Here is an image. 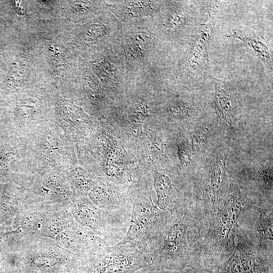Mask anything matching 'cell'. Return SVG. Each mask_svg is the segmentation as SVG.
<instances>
[{"mask_svg":"<svg viewBox=\"0 0 273 273\" xmlns=\"http://www.w3.org/2000/svg\"><path fill=\"white\" fill-rule=\"evenodd\" d=\"M212 131L211 126L207 123L198 124L194 128L188 139L194 151L202 148L206 144Z\"/></svg>","mask_w":273,"mask_h":273,"instance_id":"19","label":"cell"},{"mask_svg":"<svg viewBox=\"0 0 273 273\" xmlns=\"http://www.w3.org/2000/svg\"><path fill=\"white\" fill-rule=\"evenodd\" d=\"M177 147L181 167L184 170H187L191 166L194 150L188 138L181 139Z\"/></svg>","mask_w":273,"mask_h":273,"instance_id":"21","label":"cell"},{"mask_svg":"<svg viewBox=\"0 0 273 273\" xmlns=\"http://www.w3.org/2000/svg\"><path fill=\"white\" fill-rule=\"evenodd\" d=\"M230 37L239 39L257 56L265 64L272 69V54L266 43L262 38L253 36L242 35L234 32Z\"/></svg>","mask_w":273,"mask_h":273,"instance_id":"16","label":"cell"},{"mask_svg":"<svg viewBox=\"0 0 273 273\" xmlns=\"http://www.w3.org/2000/svg\"><path fill=\"white\" fill-rule=\"evenodd\" d=\"M197 112V108L193 103L180 99L172 101L167 108L168 116L176 119L191 118Z\"/></svg>","mask_w":273,"mask_h":273,"instance_id":"18","label":"cell"},{"mask_svg":"<svg viewBox=\"0 0 273 273\" xmlns=\"http://www.w3.org/2000/svg\"><path fill=\"white\" fill-rule=\"evenodd\" d=\"M272 243L254 244L239 227L235 250L218 267L217 273H271Z\"/></svg>","mask_w":273,"mask_h":273,"instance_id":"7","label":"cell"},{"mask_svg":"<svg viewBox=\"0 0 273 273\" xmlns=\"http://www.w3.org/2000/svg\"><path fill=\"white\" fill-rule=\"evenodd\" d=\"M81 273H85V271H83V272H82Z\"/></svg>","mask_w":273,"mask_h":273,"instance_id":"27","label":"cell"},{"mask_svg":"<svg viewBox=\"0 0 273 273\" xmlns=\"http://www.w3.org/2000/svg\"><path fill=\"white\" fill-rule=\"evenodd\" d=\"M206 231L187 210L171 227L160 246L151 252L153 269L193 268Z\"/></svg>","mask_w":273,"mask_h":273,"instance_id":"5","label":"cell"},{"mask_svg":"<svg viewBox=\"0 0 273 273\" xmlns=\"http://www.w3.org/2000/svg\"><path fill=\"white\" fill-rule=\"evenodd\" d=\"M230 150L229 146L224 144L215 148L207 165L190 185V201L187 210L206 228L227 195L230 179L226 162Z\"/></svg>","mask_w":273,"mask_h":273,"instance_id":"4","label":"cell"},{"mask_svg":"<svg viewBox=\"0 0 273 273\" xmlns=\"http://www.w3.org/2000/svg\"><path fill=\"white\" fill-rule=\"evenodd\" d=\"M256 210L259 213L253 230V234L257 241L256 244L272 243L273 208L259 207Z\"/></svg>","mask_w":273,"mask_h":273,"instance_id":"15","label":"cell"},{"mask_svg":"<svg viewBox=\"0 0 273 273\" xmlns=\"http://www.w3.org/2000/svg\"><path fill=\"white\" fill-rule=\"evenodd\" d=\"M208 38L199 33L194 36L185 65L186 69L195 67L206 69L208 61L206 42Z\"/></svg>","mask_w":273,"mask_h":273,"instance_id":"14","label":"cell"},{"mask_svg":"<svg viewBox=\"0 0 273 273\" xmlns=\"http://www.w3.org/2000/svg\"><path fill=\"white\" fill-rule=\"evenodd\" d=\"M151 191L150 178L141 179L127 189L131 205V218L127 232L120 242L129 243L146 253L160 246L179 218L156 206L151 198Z\"/></svg>","mask_w":273,"mask_h":273,"instance_id":"2","label":"cell"},{"mask_svg":"<svg viewBox=\"0 0 273 273\" xmlns=\"http://www.w3.org/2000/svg\"><path fill=\"white\" fill-rule=\"evenodd\" d=\"M70 209L74 219L94 233L107 247L119 244L126 235L130 224L131 206L105 210L96 206L85 196L74 197Z\"/></svg>","mask_w":273,"mask_h":273,"instance_id":"6","label":"cell"},{"mask_svg":"<svg viewBox=\"0 0 273 273\" xmlns=\"http://www.w3.org/2000/svg\"><path fill=\"white\" fill-rule=\"evenodd\" d=\"M54 240L59 246L88 264L107 246L94 233L75 220Z\"/></svg>","mask_w":273,"mask_h":273,"instance_id":"12","label":"cell"},{"mask_svg":"<svg viewBox=\"0 0 273 273\" xmlns=\"http://www.w3.org/2000/svg\"><path fill=\"white\" fill-rule=\"evenodd\" d=\"M88 198L98 207L105 210H114L131 206L127 189L103 179L96 180L88 193Z\"/></svg>","mask_w":273,"mask_h":273,"instance_id":"13","label":"cell"},{"mask_svg":"<svg viewBox=\"0 0 273 273\" xmlns=\"http://www.w3.org/2000/svg\"><path fill=\"white\" fill-rule=\"evenodd\" d=\"M147 268L140 269L134 273H146Z\"/></svg>","mask_w":273,"mask_h":273,"instance_id":"26","label":"cell"},{"mask_svg":"<svg viewBox=\"0 0 273 273\" xmlns=\"http://www.w3.org/2000/svg\"><path fill=\"white\" fill-rule=\"evenodd\" d=\"M150 37L148 34L145 32H139L133 35L127 41L128 47H131L129 53L133 54V56L140 59L143 55V53L146 47L150 42Z\"/></svg>","mask_w":273,"mask_h":273,"instance_id":"20","label":"cell"},{"mask_svg":"<svg viewBox=\"0 0 273 273\" xmlns=\"http://www.w3.org/2000/svg\"><path fill=\"white\" fill-rule=\"evenodd\" d=\"M13 4L15 9L18 11V13H20V12H21V13L22 12V14L24 13L23 12L24 11L23 6V3H22L21 1H14Z\"/></svg>","mask_w":273,"mask_h":273,"instance_id":"25","label":"cell"},{"mask_svg":"<svg viewBox=\"0 0 273 273\" xmlns=\"http://www.w3.org/2000/svg\"><path fill=\"white\" fill-rule=\"evenodd\" d=\"M157 207L179 217L186 212L190 200V186L184 177L165 171H157L154 175Z\"/></svg>","mask_w":273,"mask_h":273,"instance_id":"10","label":"cell"},{"mask_svg":"<svg viewBox=\"0 0 273 273\" xmlns=\"http://www.w3.org/2000/svg\"><path fill=\"white\" fill-rule=\"evenodd\" d=\"M187 20V16L183 12L173 13L169 19V24L171 27H177L178 25L185 24Z\"/></svg>","mask_w":273,"mask_h":273,"instance_id":"23","label":"cell"},{"mask_svg":"<svg viewBox=\"0 0 273 273\" xmlns=\"http://www.w3.org/2000/svg\"><path fill=\"white\" fill-rule=\"evenodd\" d=\"M214 108L218 119L229 127L234 124L230 95L218 83L214 84Z\"/></svg>","mask_w":273,"mask_h":273,"instance_id":"17","label":"cell"},{"mask_svg":"<svg viewBox=\"0 0 273 273\" xmlns=\"http://www.w3.org/2000/svg\"><path fill=\"white\" fill-rule=\"evenodd\" d=\"M71 186L64 178L56 175L37 181L27 196L24 197V209H53L70 205L74 198Z\"/></svg>","mask_w":273,"mask_h":273,"instance_id":"11","label":"cell"},{"mask_svg":"<svg viewBox=\"0 0 273 273\" xmlns=\"http://www.w3.org/2000/svg\"><path fill=\"white\" fill-rule=\"evenodd\" d=\"M6 249L8 251L0 252V273H18L15 256L11 250Z\"/></svg>","mask_w":273,"mask_h":273,"instance_id":"22","label":"cell"},{"mask_svg":"<svg viewBox=\"0 0 273 273\" xmlns=\"http://www.w3.org/2000/svg\"><path fill=\"white\" fill-rule=\"evenodd\" d=\"M150 253H144L129 243L105 247L87 265L85 273H134L153 268Z\"/></svg>","mask_w":273,"mask_h":273,"instance_id":"8","label":"cell"},{"mask_svg":"<svg viewBox=\"0 0 273 273\" xmlns=\"http://www.w3.org/2000/svg\"><path fill=\"white\" fill-rule=\"evenodd\" d=\"M7 241L16 258L18 273H81L87 269V263L52 239L16 233Z\"/></svg>","mask_w":273,"mask_h":273,"instance_id":"3","label":"cell"},{"mask_svg":"<svg viewBox=\"0 0 273 273\" xmlns=\"http://www.w3.org/2000/svg\"><path fill=\"white\" fill-rule=\"evenodd\" d=\"M74 220L69 206L53 209L26 208L17 216L14 228L22 234L54 240Z\"/></svg>","mask_w":273,"mask_h":273,"instance_id":"9","label":"cell"},{"mask_svg":"<svg viewBox=\"0 0 273 273\" xmlns=\"http://www.w3.org/2000/svg\"><path fill=\"white\" fill-rule=\"evenodd\" d=\"M146 273H207L202 272L192 267H187L181 269H148Z\"/></svg>","mask_w":273,"mask_h":273,"instance_id":"24","label":"cell"},{"mask_svg":"<svg viewBox=\"0 0 273 273\" xmlns=\"http://www.w3.org/2000/svg\"><path fill=\"white\" fill-rule=\"evenodd\" d=\"M256 204L242 190L234 177L230 178L227 195L220 209L208 223L199 253L193 267L202 272L217 273L219 265L236 247L239 221Z\"/></svg>","mask_w":273,"mask_h":273,"instance_id":"1","label":"cell"}]
</instances>
